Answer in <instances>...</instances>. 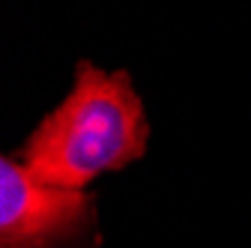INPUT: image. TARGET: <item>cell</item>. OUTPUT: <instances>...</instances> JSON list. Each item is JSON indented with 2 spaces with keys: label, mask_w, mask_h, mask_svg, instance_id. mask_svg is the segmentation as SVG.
Here are the masks:
<instances>
[{
  "label": "cell",
  "mask_w": 251,
  "mask_h": 248,
  "mask_svg": "<svg viewBox=\"0 0 251 248\" xmlns=\"http://www.w3.org/2000/svg\"><path fill=\"white\" fill-rule=\"evenodd\" d=\"M147 135L144 105L132 78L81 63L72 93L27 138L21 162L42 182L87 189L99 174L141 159Z\"/></svg>",
  "instance_id": "obj_1"
},
{
  "label": "cell",
  "mask_w": 251,
  "mask_h": 248,
  "mask_svg": "<svg viewBox=\"0 0 251 248\" xmlns=\"http://www.w3.org/2000/svg\"><path fill=\"white\" fill-rule=\"evenodd\" d=\"M96 206L84 189H60L21 159L0 162V248H96Z\"/></svg>",
  "instance_id": "obj_2"
}]
</instances>
